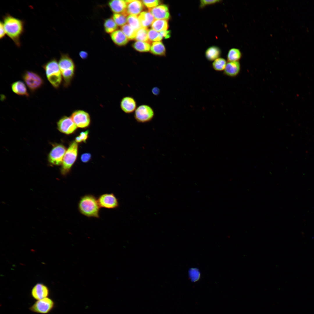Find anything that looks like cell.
<instances>
[{"label":"cell","mask_w":314,"mask_h":314,"mask_svg":"<svg viewBox=\"0 0 314 314\" xmlns=\"http://www.w3.org/2000/svg\"><path fill=\"white\" fill-rule=\"evenodd\" d=\"M2 22L6 34L17 47H20V38L24 31V21L7 14L3 17Z\"/></svg>","instance_id":"obj_1"},{"label":"cell","mask_w":314,"mask_h":314,"mask_svg":"<svg viewBox=\"0 0 314 314\" xmlns=\"http://www.w3.org/2000/svg\"><path fill=\"white\" fill-rule=\"evenodd\" d=\"M78 208L81 214L88 218L100 217L101 207L97 198L92 194H87L82 196L78 201Z\"/></svg>","instance_id":"obj_2"},{"label":"cell","mask_w":314,"mask_h":314,"mask_svg":"<svg viewBox=\"0 0 314 314\" xmlns=\"http://www.w3.org/2000/svg\"><path fill=\"white\" fill-rule=\"evenodd\" d=\"M58 63L64 86L67 87L71 84L74 76L75 68L74 63L67 54H63L61 55Z\"/></svg>","instance_id":"obj_3"},{"label":"cell","mask_w":314,"mask_h":314,"mask_svg":"<svg viewBox=\"0 0 314 314\" xmlns=\"http://www.w3.org/2000/svg\"><path fill=\"white\" fill-rule=\"evenodd\" d=\"M42 67L49 82L54 88H58L61 83L63 78L56 59H51L43 65Z\"/></svg>","instance_id":"obj_4"},{"label":"cell","mask_w":314,"mask_h":314,"mask_svg":"<svg viewBox=\"0 0 314 314\" xmlns=\"http://www.w3.org/2000/svg\"><path fill=\"white\" fill-rule=\"evenodd\" d=\"M78 144L75 141L72 142L64 156L60 169L61 174L65 176L69 172L76 161L78 155Z\"/></svg>","instance_id":"obj_5"},{"label":"cell","mask_w":314,"mask_h":314,"mask_svg":"<svg viewBox=\"0 0 314 314\" xmlns=\"http://www.w3.org/2000/svg\"><path fill=\"white\" fill-rule=\"evenodd\" d=\"M155 116L153 108L150 105L143 104L139 106L134 112V117L137 122L144 123L151 121Z\"/></svg>","instance_id":"obj_6"},{"label":"cell","mask_w":314,"mask_h":314,"mask_svg":"<svg viewBox=\"0 0 314 314\" xmlns=\"http://www.w3.org/2000/svg\"><path fill=\"white\" fill-rule=\"evenodd\" d=\"M23 79L29 89L34 92L40 88L44 81L40 76L35 72L27 71L22 76Z\"/></svg>","instance_id":"obj_7"},{"label":"cell","mask_w":314,"mask_h":314,"mask_svg":"<svg viewBox=\"0 0 314 314\" xmlns=\"http://www.w3.org/2000/svg\"><path fill=\"white\" fill-rule=\"evenodd\" d=\"M54 302L51 299L48 297L37 300L29 309L31 311L41 314H47L53 308Z\"/></svg>","instance_id":"obj_8"},{"label":"cell","mask_w":314,"mask_h":314,"mask_svg":"<svg viewBox=\"0 0 314 314\" xmlns=\"http://www.w3.org/2000/svg\"><path fill=\"white\" fill-rule=\"evenodd\" d=\"M66 151L65 147L62 144H56L53 145L48 155V160L49 163L55 165H62Z\"/></svg>","instance_id":"obj_9"},{"label":"cell","mask_w":314,"mask_h":314,"mask_svg":"<svg viewBox=\"0 0 314 314\" xmlns=\"http://www.w3.org/2000/svg\"><path fill=\"white\" fill-rule=\"evenodd\" d=\"M97 199L101 208L115 209L119 206L118 200L113 193L102 194L98 197Z\"/></svg>","instance_id":"obj_10"},{"label":"cell","mask_w":314,"mask_h":314,"mask_svg":"<svg viewBox=\"0 0 314 314\" xmlns=\"http://www.w3.org/2000/svg\"><path fill=\"white\" fill-rule=\"evenodd\" d=\"M70 117L78 128H86L90 123L89 114L83 110H76L72 113Z\"/></svg>","instance_id":"obj_11"},{"label":"cell","mask_w":314,"mask_h":314,"mask_svg":"<svg viewBox=\"0 0 314 314\" xmlns=\"http://www.w3.org/2000/svg\"><path fill=\"white\" fill-rule=\"evenodd\" d=\"M57 128L61 132L69 135L74 133L78 128L70 117L64 116L57 122Z\"/></svg>","instance_id":"obj_12"},{"label":"cell","mask_w":314,"mask_h":314,"mask_svg":"<svg viewBox=\"0 0 314 314\" xmlns=\"http://www.w3.org/2000/svg\"><path fill=\"white\" fill-rule=\"evenodd\" d=\"M149 11L156 19H165L167 20L170 17L169 8L166 5H161L149 9Z\"/></svg>","instance_id":"obj_13"},{"label":"cell","mask_w":314,"mask_h":314,"mask_svg":"<svg viewBox=\"0 0 314 314\" xmlns=\"http://www.w3.org/2000/svg\"><path fill=\"white\" fill-rule=\"evenodd\" d=\"M120 105L122 110L127 114L134 112L137 107L136 101L131 96H126L123 97L120 101Z\"/></svg>","instance_id":"obj_14"},{"label":"cell","mask_w":314,"mask_h":314,"mask_svg":"<svg viewBox=\"0 0 314 314\" xmlns=\"http://www.w3.org/2000/svg\"><path fill=\"white\" fill-rule=\"evenodd\" d=\"M49 294L48 287L42 283H38L32 288L31 295L32 297L37 300L47 297Z\"/></svg>","instance_id":"obj_15"},{"label":"cell","mask_w":314,"mask_h":314,"mask_svg":"<svg viewBox=\"0 0 314 314\" xmlns=\"http://www.w3.org/2000/svg\"><path fill=\"white\" fill-rule=\"evenodd\" d=\"M126 13L128 15H138L141 13L144 8L141 1L136 0H126Z\"/></svg>","instance_id":"obj_16"},{"label":"cell","mask_w":314,"mask_h":314,"mask_svg":"<svg viewBox=\"0 0 314 314\" xmlns=\"http://www.w3.org/2000/svg\"><path fill=\"white\" fill-rule=\"evenodd\" d=\"M108 5L114 13H123L128 16L126 13L127 4L126 0H111L109 1Z\"/></svg>","instance_id":"obj_17"},{"label":"cell","mask_w":314,"mask_h":314,"mask_svg":"<svg viewBox=\"0 0 314 314\" xmlns=\"http://www.w3.org/2000/svg\"><path fill=\"white\" fill-rule=\"evenodd\" d=\"M110 38L113 42L118 46L125 45L129 39L121 30L117 29L110 34Z\"/></svg>","instance_id":"obj_18"},{"label":"cell","mask_w":314,"mask_h":314,"mask_svg":"<svg viewBox=\"0 0 314 314\" xmlns=\"http://www.w3.org/2000/svg\"><path fill=\"white\" fill-rule=\"evenodd\" d=\"M240 70V65L238 61L228 62L224 70V73L228 76L234 77L239 74Z\"/></svg>","instance_id":"obj_19"},{"label":"cell","mask_w":314,"mask_h":314,"mask_svg":"<svg viewBox=\"0 0 314 314\" xmlns=\"http://www.w3.org/2000/svg\"><path fill=\"white\" fill-rule=\"evenodd\" d=\"M11 87L12 91L19 95L26 97L29 96L26 87L22 81H19L13 82L11 84Z\"/></svg>","instance_id":"obj_20"},{"label":"cell","mask_w":314,"mask_h":314,"mask_svg":"<svg viewBox=\"0 0 314 314\" xmlns=\"http://www.w3.org/2000/svg\"><path fill=\"white\" fill-rule=\"evenodd\" d=\"M138 18L142 27L146 28L151 25L155 19L151 13L147 11L141 12Z\"/></svg>","instance_id":"obj_21"},{"label":"cell","mask_w":314,"mask_h":314,"mask_svg":"<svg viewBox=\"0 0 314 314\" xmlns=\"http://www.w3.org/2000/svg\"><path fill=\"white\" fill-rule=\"evenodd\" d=\"M221 54L220 48L216 46H212L208 48L205 52V56L209 61L214 60L219 58Z\"/></svg>","instance_id":"obj_22"},{"label":"cell","mask_w":314,"mask_h":314,"mask_svg":"<svg viewBox=\"0 0 314 314\" xmlns=\"http://www.w3.org/2000/svg\"><path fill=\"white\" fill-rule=\"evenodd\" d=\"M150 51L153 54L163 56L165 54V49L162 42L160 41L153 42L151 46Z\"/></svg>","instance_id":"obj_23"},{"label":"cell","mask_w":314,"mask_h":314,"mask_svg":"<svg viewBox=\"0 0 314 314\" xmlns=\"http://www.w3.org/2000/svg\"><path fill=\"white\" fill-rule=\"evenodd\" d=\"M152 29L158 32L166 31L168 28L167 20L155 19L151 25Z\"/></svg>","instance_id":"obj_24"},{"label":"cell","mask_w":314,"mask_h":314,"mask_svg":"<svg viewBox=\"0 0 314 314\" xmlns=\"http://www.w3.org/2000/svg\"><path fill=\"white\" fill-rule=\"evenodd\" d=\"M104 26L105 32L110 34L117 29L118 26L113 18H110L105 20Z\"/></svg>","instance_id":"obj_25"},{"label":"cell","mask_w":314,"mask_h":314,"mask_svg":"<svg viewBox=\"0 0 314 314\" xmlns=\"http://www.w3.org/2000/svg\"><path fill=\"white\" fill-rule=\"evenodd\" d=\"M148 31L147 28L141 27L137 31L135 40L150 43L148 38Z\"/></svg>","instance_id":"obj_26"},{"label":"cell","mask_w":314,"mask_h":314,"mask_svg":"<svg viewBox=\"0 0 314 314\" xmlns=\"http://www.w3.org/2000/svg\"><path fill=\"white\" fill-rule=\"evenodd\" d=\"M127 22L129 25L136 31L142 27L137 15H128L127 17Z\"/></svg>","instance_id":"obj_27"},{"label":"cell","mask_w":314,"mask_h":314,"mask_svg":"<svg viewBox=\"0 0 314 314\" xmlns=\"http://www.w3.org/2000/svg\"><path fill=\"white\" fill-rule=\"evenodd\" d=\"M121 30L129 40L135 39L137 31L128 24H126L122 26Z\"/></svg>","instance_id":"obj_28"},{"label":"cell","mask_w":314,"mask_h":314,"mask_svg":"<svg viewBox=\"0 0 314 314\" xmlns=\"http://www.w3.org/2000/svg\"><path fill=\"white\" fill-rule=\"evenodd\" d=\"M241 53L240 50L236 48H233L230 49L227 55L228 62L238 61L241 56Z\"/></svg>","instance_id":"obj_29"},{"label":"cell","mask_w":314,"mask_h":314,"mask_svg":"<svg viewBox=\"0 0 314 314\" xmlns=\"http://www.w3.org/2000/svg\"><path fill=\"white\" fill-rule=\"evenodd\" d=\"M128 16L123 13H114L112 18L118 26L122 27L127 22Z\"/></svg>","instance_id":"obj_30"},{"label":"cell","mask_w":314,"mask_h":314,"mask_svg":"<svg viewBox=\"0 0 314 314\" xmlns=\"http://www.w3.org/2000/svg\"><path fill=\"white\" fill-rule=\"evenodd\" d=\"M133 47L137 51L141 52L148 51L151 48L149 43L139 41L135 42L133 44Z\"/></svg>","instance_id":"obj_31"},{"label":"cell","mask_w":314,"mask_h":314,"mask_svg":"<svg viewBox=\"0 0 314 314\" xmlns=\"http://www.w3.org/2000/svg\"><path fill=\"white\" fill-rule=\"evenodd\" d=\"M226 63V61L224 58H219L214 61L212 63V67L216 71H224Z\"/></svg>","instance_id":"obj_32"},{"label":"cell","mask_w":314,"mask_h":314,"mask_svg":"<svg viewBox=\"0 0 314 314\" xmlns=\"http://www.w3.org/2000/svg\"><path fill=\"white\" fill-rule=\"evenodd\" d=\"M148 34V38L150 43L153 41H160L163 38L159 32H157L152 29L149 30Z\"/></svg>","instance_id":"obj_33"},{"label":"cell","mask_w":314,"mask_h":314,"mask_svg":"<svg viewBox=\"0 0 314 314\" xmlns=\"http://www.w3.org/2000/svg\"><path fill=\"white\" fill-rule=\"evenodd\" d=\"M143 4L149 9L158 6L161 2L160 0H142L141 1Z\"/></svg>","instance_id":"obj_34"},{"label":"cell","mask_w":314,"mask_h":314,"mask_svg":"<svg viewBox=\"0 0 314 314\" xmlns=\"http://www.w3.org/2000/svg\"><path fill=\"white\" fill-rule=\"evenodd\" d=\"M89 131L81 132L79 135L75 138V141L77 143L85 142L88 137Z\"/></svg>","instance_id":"obj_35"},{"label":"cell","mask_w":314,"mask_h":314,"mask_svg":"<svg viewBox=\"0 0 314 314\" xmlns=\"http://www.w3.org/2000/svg\"><path fill=\"white\" fill-rule=\"evenodd\" d=\"M221 1L220 0H201L200 1L199 7L203 8L207 6L218 3Z\"/></svg>","instance_id":"obj_36"},{"label":"cell","mask_w":314,"mask_h":314,"mask_svg":"<svg viewBox=\"0 0 314 314\" xmlns=\"http://www.w3.org/2000/svg\"><path fill=\"white\" fill-rule=\"evenodd\" d=\"M190 274L191 279L193 281H197L199 278V273L197 270H191Z\"/></svg>","instance_id":"obj_37"},{"label":"cell","mask_w":314,"mask_h":314,"mask_svg":"<svg viewBox=\"0 0 314 314\" xmlns=\"http://www.w3.org/2000/svg\"><path fill=\"white\" fill-rule=\"evenodd\" d=\"M91 158V154L88 153H85L83 154L81 156V160L83 163L88 162L90 159Z\"/></svg>","instance_id":"obj_38"},{"label":"cell","mask_w":314,"mask_h":314,"mask_svg":"<svg viewBox=\"0 0 314 314\" xmlns=\"http://www.w3.org/2000/svg\"><path fill=\"white\" fill-rule=\"evenodd\" d=\"M6 33L3 22H0V38L1 39L5 35Z\"/></svg>","instance_id":"obj_39"},{"label":"cell","mask_w":314,"mask_h":314,"mask_svg":"<svg viewBox=\"0 0 314 314\" xmlns=\"http://www.w3.org/2000/svg\"><path fill=\"white\" fill-rule=\"evenodd\" d=\"M163 38L165 39L168 38L170 37L171 32L170 31H164L159 32Z\"/></svg>","instance_id":"obj_40"},{"label":"cell","mask_w":314,"mask_h":314,"mask_svg":"<svg viewBox=\"0 0 314 314\" xmlns=\"http://www.w3.org/2000/svg\"><path fill=\"white\" fill-rule=\"evenodd\" d=\"M151 92L153 94L156 96H158L160 94V89L157 87H153L151 90Z\"/></svg>","instance_id":"obj_41"},{"label":"cell","mask_w":314,"mask_h":314,"mask_svg":"<svg viewBox=\"0 0 314 314\" xmlns=\"http://www.w3.org/2000/svg\"><path fill=\"white\" fill-rule=\"evenodd\" d=\"M79 55L82 59H84L87 58L88 54L86 51H82L79 53Z\"/></svg>","instance_id":"obj_42"}]
</instances>
